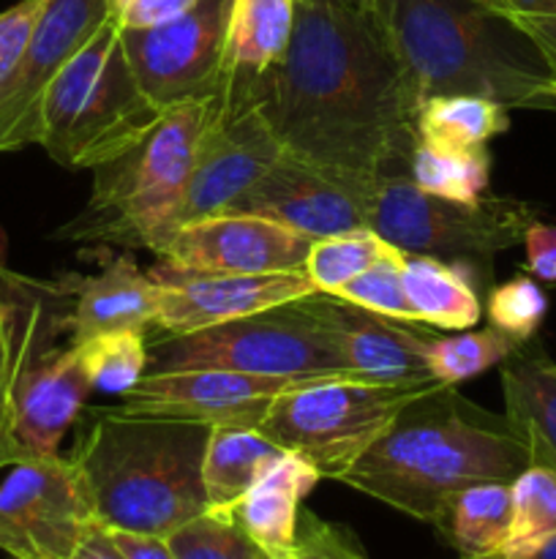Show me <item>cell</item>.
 Returning a JSON list of instances; mask_svg holds the SVG:
<instances>
[{
  "instance_id": "obj_1",
  "label": "cell",
  "mask_w": 556,
  "mask_h": 559,
  "mask_svg": "<svg viewBox=\"0 0 556 559\" xmlns=\"http://www.w3.org/2000/svg\"><path fill=\"white\" fill-rule=\"evenodd\" d=\"M423 104L387 22L298 0L287 55L270 71V118L283 153L374 200L418 151Z\"/></svg>"
},
{
  "instance_id": "obj_2",
  "label": "cell",
  "mask_w": 556,
  "mask_h": 559,
  "mask_svg": "<svg viewBox=\"0 0 556 559\" xmlns=\"http://www.w3.org/2000/svg\"><path fill=\"white\" fill-rule=\"evenodd\" d=\"M529 464L505 415L485 413L456 385H436L412 399L338 484L436 527L458 491L512 484Z\"/></svg>"
},
{
  "instance_id": "obj_3",
  "label": "cell",
  "mask_w": 556,
  "mask_h": 559,
  "mask_svg": "<svg viewBox=\"0 0 556 559\" xmlns=\"http://www.w3.org/2000/svg\"><path fill=\"white\" fill-rule=\"evenodd\" d=\"M210 426L96 409L71 462L85 478L101 524L167 538L207 511L202 459Z\"/></svg>"
},
{
  "instance_id": "obj_4",
  "label": "cell",
  "mask_w": 556,
  "mask_h": 559,
  "mask_svg": "<svg viewBox=\"0 0 556 559\" xmlns=\"http://www.w3.org/2000/svg\"><path fill=\"white\" fill-rule=\"evenodd\" d=\"M387 31L423 102L483 96L556 112V71L527 33L480 0H387Z\"/></svg>"
},
{
  "instance_id": "obj_5",
  "label": "cell",
  "mask_w": 556,
  "mask_h": 559,
  "mask_svg": "<svg viewBox=\"0 0 556 559\" xmlns=\"http://www.w3.org/2000/svg\"><path fill=\"white\" fill-rule=\"evenodd\" d=\"M207 96L172 104L140 145L93 169L90 200L55 238L153 251L178 229L207 120Z\"/></svg>"
},
{
  "instance_id": "obj_6",
  "label": "cell",
  "mask_w": 556,
  "mask_h": 559,
  "mask_svg": "<svg viewBox=\"0 0 556 559\" xmlns=\"http://www.w3.org/2000/svg\"><path fill=\"white\" fill-rule=\"evenodd\" d=\"M167 109L140 85L109 16L49 85L38 147L65 169H96L140 145Z\"/></svg>"
},
{
  "instance_id": "obj_7",
  "label": "cell",
  "mask_w": 556,
  "mask_h": 559,
  "mask_svg": "<svg viewBox=\"0 0 556 559\" xmlns=\"http://www.w3.org/2000/svg\"><path fill=\"white\" fill-rule=\"evenodd\" d=\"M436 388V385H434ZM431 388L327 377L281 393L256 431L338 480L392 426L412 399Z\"/></svg>"
},
{
  "instance_id": "obj_8",
  "label": "cell",
  "mask_w": 556,
  "mask_h": 559,
  "mask_svg": "<svg viewBox=\"0 0 556 559\" xmlns=\"http://www.w3.org/2000/svg\"><path fill=\"white\" fill-rule=\"evenodd\" d=\"M172 369H221L256 377H354L343 369L303 300L202 331L147 338V371Z\"/></svg>"
},
{
  "instance_id": "obj_9",
  "label": "cell",
  "mask_w": 556,
  "mask_h": 559,
  "mask_svg": "<svg viewBox=\"0 0 556 559\" xmlns=\"http://www.w3.org/2000/svg\"><path fill=\"white\" fill-rule=\"evenodd\" d=\"M537 222L534 205L510 197L452 202L425 194L407 175L382 180L371 205V229L403 254L480 262L523 243Z\"/></svg>"
},
{
  "instance_id": "obj_10",
  "label": "cell",
  "mask_w": 556,
  "mask_h": 559,
  "mask_svg": "<svg viewBox=\"0 0 556 559\" xmlns=\"http://www.w3.org/2000/svg\"><path fill=\"white\" fill-rule=\"evenodd\" d=\"M281 153L270 118V74L223 71L218 87L207 96V120L180 224L229 211Z\"/></svg>"
},
{
  "instance_id": "obj_11",
  "label": "cell",
  "mask_w": 556,
  "mask_h": 559,
  "mask_svg": "<svg viewBox=\"0 0 556 559\" xmlns=\"http://www.w3.org/2000/svg\"><path fill=\"white\" fill-rule=\"evenodd\" d=\"M98 519L71 459H27L0 484V551L11 559H69Z\"/></svg>"
},
{
  "instance_id": "obj_12",
  "label": "cell",
  "mask_w": 556,
  "mask_h": 559,
  "mask_svg": "<svg viewBox=\"0 0 556 559\" xmlns=\"http://www.w3.org/2000/svg\"><path fill=\"white\" fill-rule=\"evenodd\" d=\"M232 0H200L172 22L123 31L125 58L147 96L161 107L207 96L223 76V36Z\"/></svg>"
},
{
  "instance_id": "obj_13",
  "label": "cell",
  "mask_w": 556,
  "mask_h": 559,
  "mask_svg": "<svg viewBox=\"0 0 556 559\" xmlns=\"http://www.w3.org/2000/svg\"><path fill=\"white\" fill-rule=\"evenodd\" d=\"M327 377H256L221 369L145 371L114 409L125 415L256 429L281 393Z\"/></svg>"
},
{
  "instance_id": "obj_14",
  "label": "cell",
  "mask_w": 556,
  "mask_h": 559,
  "mask_svg": "<svg viewBox=\"0 0 556 559\" xmlns=\"http://www.w3.org/2000/svg\"><path fill=\"white\" fill-rule=\"evenodd\" d=\"M109 16V0H49L14 74L0 87V153L38 145L49 85Z\"/></svg>"
},
{
  "instance_id": "obj_15",
  "label": "cell",
  "mask_w": 556,
  "mask_h": 559,
  "mask_svg": "<svg viewBox=\"0 0 556 559\" xmlns=\"http://www.w3.org/2000/svg\"><path fill=\"white\" fill-rule=\"evenodd\" d=\"M311 238L254 213L221 211L191 218L153 249L161 262L202 273H300Z\"/></svg>"
},
{
  "instance_id": "obj_16",
  "label": "cell",
  "mask_w": 556,
  "mask_h": 559,
  "mask_svg": "<svg viewBox=\"0 0 556 559\" xmlns=\"http://www.w3.org/2000/svg\"><path fill=\"white\" fill-rule=\"evenodd\" d=\"M71 331V295L63 282H38L0 262V469L25 462L14 440V393L22 374Z\"/></svg>"
},
{
  "instance_id": "obj_17",
  "label": "cell",
  "mask_w": 556,
  "mask_h": 559,
  "mask_svg": "<svg viewBox=\"0 0 556 559\" xmlns=\"http://www.w3.org/2000/svg\"><path fill=\"white\" fill-rule=\"evenodd\" d=\"M147 276L158 284V317L153 328H158L164 336L221 325L316 293L303 271L245 276L185 271L161 262Z\"/></svg>"
},
{
  "instance_id": "obj_18",
  "label": "cell",
  "mask_w": 556,
  "mask_h": 559,
  "mask_svg": "<svg viewBox=\"0 0 556 559\" xmlns=\"http://www.w3.org/2000/svg\"><path fill=\"white\" fill-rule=\"evenodd\" d=\"M303 306L319 322L343 369L358 380L401 388L442 385L434 380L425 360L434 333L423 322L374 314L325 293L309 295L303 298Z\"/></svg>"
},
{
  "instance_id": "obj_19",
  "label": "cell",
  "mask_w": 556,
  "mask_h": 559,
  "mask_svg": "<svg viewBox=\"0 0 556 559\" xmlns=\"http://www.w3.org/2000/svg\"><path fill=\"white\" fill-rule=\"evenodd\" d=\"M371 197L281 153V158L243 197H238L229 211L265 216L316 240L371 229Z\"/></svg>"
},
{
  "instance_id": "obj_20",
  "label": "cell",
  "mask_w": 556,
  "mask_h": 559,
  "mask_svg": "<svg viewBox=\"0 0 556 559\" xmlns=\"http://www.w3.org/2000/svg\"><path fill=\"white\" fill-rule=\"evenodd\" d=\"M76 349L55 347L22 374L14 393V440L27 459L58 456L90 393Z\"/></svg>"
},
{
  "instance_id": "obj_21",
  "label": "cell",
  "mask_w": 556,
  "mask_h": 559,
  "mask_svg": "<svg viewBox=\"0 0 556 559\" xmlns=\"http://www.w3.org/2000/svg\"><path fill=\"white\" fill-rule=\"evenodd\" d=\"M71 295V342L114 331L147 333L158 317V284L131 257H114L90 276H60Z\"/></svg>"
},
{
  "instance_id": "obj_22",
  "label": "cell",
  "mask_w": 556,
  "mask_h": 559,
  "mask_svg": "<svg viewBox=\"0 0 556 559\" xmlns=\"http://www.w3.org/2000/svg\"><path fill=\"white\" fill-rule=\"evenodd\" d=\"M505 420L529 451V462L556 475V364L523 342L499 364Z\"/></svg>"
},
{
  "instance_id": "obj_23",
  "label": "cell",
  "mask_w": 556,
  "mask_h": 559,
  "mask_svg": "<svg viewBox=\"0 0 556 559\" xmlns=\"http://www.w3.org/2000/svg\"><path fill=\"white\" fill-rule=\"evenodd\" d=\"M322 480L314 464L292 451H283L256 484L232 506V516L267 557L292 549L298 538L303 500Z\"/></svg>"
},
{
  "instance_id": "obj_24",
  "label": "cell",
  "mask_w": 556,
  "mask_h": 559,
  "mask_svg": "<svg viewBox=\"0 0 556 559\" xmlns=\"http://www.w3.org/2000/svg\"><path fill=\"white\" fill-rule=\"evenodd\" d=\"M281 448L262 431L243 426H210V437L202 459L210 511H232L234 502L256 484L262 473L281 456Z\"/></svg>"
},
{
  "instance_id": "obj_25",
  "label": "cell",
  "mask_w": 556,
  "mask_h": 559,
  "mask_svg": "<svg viewBox=\"0 0 556 559\" xmlns=\"http://www.w3.org/2000/svg\"><path fill=\"white\" fill-rule=\"evenodd\" d=\"M298 0H232L223 36V71L270 74L287 55Z\"/></svg>"
},
{
  "instance_id": "obj_26",
  "label": "cell",
  "mask_w": 556,
  "mask_h": 559,
  "mask_svg": "<svg viewBox=\"0 0 556 559\" xmlns=\"http://www.w3.org/2000/svg\"><path fill=\"white\" fill-rule=\"evenodd\" d=\"M403 289L420 322L428 328L467 331L478 325L483 314L480 295L469 282L467 271H458L436 257L407 254Z\"/></svg>"
},
{
  "instance_id": "obj_27",
  "label": "cell",
  "mask_w": 556,
  "mask_h": 559,
  "mask_svg": "<svg viewBox=\"0 0 556 559\" xmlns=\"http://www.w3.org/2000/svg\"><path fill=\"white\" fill-rule=\"evenodd\" d=\"M510 484L488 480L458 491L447 506L436 533L458 551V557L499 555L510 530Z\"/></svg>"
},
{
  "instance_id": "obj_28",
  "label": "cell",
  "mask_w": 556,
  "mask_h": 559,
  "mask_svg": "<svg viewBox=\"0 0 556 559\" xmlns=\"http://www.w3.org/2000/svg\"><path fill=\"white\" fill-rule=\"evenodd\" d=\"M510 129L499 102L483 96H431L418 109V140L431 147H478Z\"/></svg>"
},
{
  "instance_id": "obj_29",
  "label": "cell",
  "mask_w": 556,
  "mask_h": 559,
  "mask_svg": "<svg viewBox=\"0 0 556 559\" xmlns=\"http://www.w3.org/2000/svg\"><path fill=\"white\" fill-rule=\"evenodd\" d=\"M409 180L425 194L452 202H478L488 191L491 156L485 145L478 147H431L418 145L409 167Z\"/></svg>"
},
{
  "instance_id": "obj_30",
  "label": "cell",
  "mask_w": 556,
  "mask_h": 559,
  "mask_svg": "<svg viewBox=\"0 0 556 559\" xmlns=\"http://www.w3.org/2000/svg\"><path fill=\"white\" fill-rule=\"evenodd\" d=\"M510 530L499 555L527 557L556 538V475L529 464L510 484Z\"/></svg>"
},
{
  "instance_id": "obj_31",
  "label": "cell",
  "mask_w": 556,
  "mask_h": 559,
  "mask_svg": "<svg viewBox=\"0 0 556 559\" xmlns=\"http://www.w3.org/2000/svg\"><path fill=\"white\" fill-rule=\"evenodd\" d=\"M392 251H396V246L387 243L374 229L327 235V238L311 240L303 273L314 284L316 293L333 295L338 287L352 282L354 276L365 273Z\"/></svg>"
},
{
  "instance_id": "obj_32",
  "label": "cell",
  "mask_w": 556,
  "mask_h": 559,
  "mask_svg": "<svg viewBox=\"0 0 556 559\" xmlns=\"http://www.w3.org/2000/svg\"><path fill=\"white\" fill-rule=\"evenodd\" d=\"M93 391L123 396L147 371V333L114 331L71 344Z\"/></svg>"
},
{
  "instance_id": "obj_33",
  "label": "cell",
  "mask_w": 556,
  "mask_h": 559,
  "mask_svg": "<svg viewBox=\"0 0 556 559\" xmlns=\"http://www.w3.org/2000/svg\"><path fill=\"white\" fill-rule=\"evenodd\" d=\"M516 347V338L505 336L496 328H485V331L458 333V336H434L425 349V360L436 382L458 385L499 366L501 360L510 358Z\"/></svg>"
},
{
  "instance_id": "obj_34",
  "label": "cell",
  "mask_w": 556,
  "mask_h": 559,
  "mask_svg": "<svg viewBox=\"0 0 556 559\" xmlns=\"http://www.w3.org/2000/svg\"><path fill=\"white\" fill-rule=\"evenodd\" d=\"M174 559H262L265 551L245 535L229 511L200 513L167 535Z\"/></svg>"
},
{
  "instance_id": "obj_35",
  "label": "cell",
  "mask_w": 556,
  "mask_h": 559,
  "mask_svg": "<svg viewBox=\"0 0 556 559\" xmlns=\"http://www.w3.org/2000/svg\"><path fill=\"white\" fill-rule=\"evenodd\" d=\"M403 262H407V254L396 249L385 260L371 265L365 273L354 276L352 282L338 287L333 295L365 311H374V314L403 322H420L418 311L412 309L407 289H403Z\"/></svg>"
},
{
  "instance_id": "obj_36",
  "label": "cell",
  "mask_w": 556,
  "mask_h": 559,
  "mask_svg": "<svg viewBox=\"0 0 556 559\" xmlns=\"http://www.w3.org/2000/svg\"><path fill=\"white\" fill-rule=\"evenodd\" d=\"M485 311H488L491 328L523 344L532 342L534 333L543 325L548 314V298L534 278L516 276L491 289Z\"/></svg>"
},
{
  "instance_id": "obj_37",
  "label": "cell",
  "mask_w": 556,
  "mask_h": 559,
  "mask_svg": "<svg viewBox=\"0 0 556 559\" xmlns=\"http://www.w3.org/2000/svg\"><path fill=\"white\" fill-rule=\"evenodd\" d=\"M273 559H368L360 540L341 524L322 522L311 511H300L298 538L292 549Z\"/></svg>"
},
{
  "instance_id": "obj_38",
  "label": "cell",
  "mask_w": 556,
  "mask_h": 559,
  "mask_svg": "<svg viewBox=\"0 0 556 559\" xmlns=\"http://www.w3.org/2000/svg\"><path fill=\"white\" fill-rule=\"evenodd\" d=\"M47 3L49 0H20L11 9L0 11V87L14 74L16 63L22 60L27 41H31L33 27H36Z\"/></svg>"
},
{
  "instance_id": "obj_39",
  "label": "cell",
  "mask_w": 556,
  "mask_h": 559,
  "mask_svg": "<svg viewBox=\"0 0 556 559\" xmlns=\"http://www.w3.org/2000/svg\"><path fill=\"white\" fill-rule=\"evenodd\" d=\"M527 267L540 282L556 284V224L534 222L523 235Z\"/></svg>"
},
{
  "instance_id": "obj_40",
  "label": "cell",
  "mask_w": 556,
  "mask_h": 559,
  "mask_svg": "<svg viewBox=\"0 0 556 559\" xmlns=\"http://www.w3.org/2000/svg\"><path fill=\"white\" fill-rule=\"evenodd\" d=\"M109 530L114 549L120 551L123 559H174L172 549H169L167 538L145 533H131V530Z\"/></svg>"
},
{
  "instance_id": "obj_41",
  "label": "cell",
  "mask_w": 556,
  "mask_h": 559,
  "mask_svg": "<svg viewBox=\"0 0 556 559\" xmlns=\"http://www.w3.org/2000/svg\"><path fill=\"white\" fill-rule=\"evenodd\" d=\"M494 14L505 16L512 25L529 22H556V0H480Z\"/></svg>"
},
{
  "instance_id": "obj_42",
  "label": "cell",
  "mask_w": 556,
  "mask_h": 559,
  "mask_svg": "<svg viewBox=\"0 0 556 559\" xmlns=\"http://www.w3.org/2000/svg\"><path fill=\"white\" fill-rule=\"evenodd\" d=\"M69 559H123V557H120V551L114 549L107 524H96V527L87 533V538L80 544V549H76Z\"/></svg>"
},
{
  "instance_id": "obj_43",
  "label": "cell",
  "mask_w": 556,
  "mask_h": 559,
  "mask_svg": "<svg viewBox=\"0 0 556 559\" xmlns=\"http://www.w3.org/2000/svg\"><path fill=\"white\" fill-rule=\"evenodd\" d=\"M518 31L527 33L534 41V47L543 52L551 69L556 71V22H529V25H516Z\"/></svg>"
},
{
  "instance_id": "obj_44",
  "label": "cell",
  "mask_w": 556,
  "mask_h": 559,
  "mask_svg": "<svg viewBox=\"0 0 556 559\" xmlns=\"http://www.w3.org/2000/svg\"><path fill=\"white\" fill-rule=\"evenodd\" d=\"M305 3H330V5H343V9L368 11V14L382 16V20L387 22V0H305Z\"/></svg>"
},
{
  "instance_id": "obj_45",
  "label": "cell",
  "mask_w": 556,
  "mask_h": 559,
  "mask_svg": "<svg viewBox=\"0 0 556 559\" xmlns=\"http://www.w3.org/2000/svg\"><path fill=\"white\" fill-rule=\"evenodd\" d=\"M458 559H556V538L548 540L545 546H540L537 551L527 557H505V555H488V557H458Z\"/></svg>"
},
{
  "instance_id": "obj_46",
  "label": "cell",
  "mask_w": 556,
  "mask_h": 559,
  "mask_svg": "<svg viewBox=\"0 0 556 559\" xmlns=\"http://www.w3.org/2000/svg\"><path fill=\"white\" fill-rule=\"evenodd\" d=\"M262 559H270V557H267V555H265V557H262Z\"/></svg>"
}]
</instances>
